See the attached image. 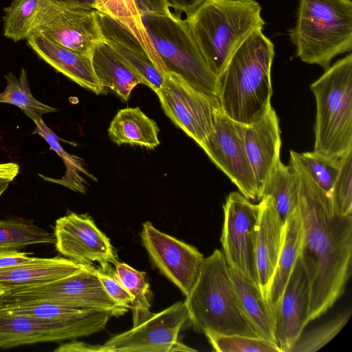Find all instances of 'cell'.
<instances>
[{
    "label": "cell",
    "mask_w": 352,
    "mask_h": 352,
    "mask_svg": "<svg viewBox=\"0 0 352 352\" xmlns=\"http://www.w3.org/2000/svg\"><path fill=\"white\" fill-rule=\"evenodd\" d=\"M12 181L8 179L0 178V197L8 188Z\"/></svg>",
    "instance_id": "obj_46"
},
{
    "label": "cell",
    "mask_w": 352,
    "mask_h": 352,
    "mask_svg": "<svg viewBox=\"0 0 352 352\" xmlns=\"http://www.w3.org/2000/svg\"><path fill=\"white\" fill-rule=\"evenodd\" d=\"M140 237L152 263L188 296L199 278L204 255L195 247L157 230L150 221L142 224Z\"/></svg>",
    "instance_id": "obj_13"
},
{
    "label": "cell",
    "mask_w": 352,
    "mask_h": 352,
    "mask_svg": "<svg viewBox=\"0 0 352 352\" xmlns=\"http://www.w3.org/2000/svg\"><path fill=\"white\" fill-rule=\"evenodd\" d=\"M54 235L57 251L78 263L96 262L107 271L118 261L109 238L88 214L69 212L58 218Z\"/></svg>",
    "instance_id": "obj_15"
},
{
    "label": "cell",
    "mask_w": 352,
    "mask_h": 352,
    "mask_svg": "<svg viewBox=\"0 0 352 352\" xmlns=\"http://www.w3.org/2000/svg\"><path fill=\"white\" fill-rule=\"evenodd\" d=\"M290 164L300 177L299 255L309 282V322L324 314L345 292L352 269V215L335 213L331 197L302 168Z\"/></svg>",
    "instance_id": "obj_1"
},
{
    "label": "cell",
    "mask_w": 352,
    "mask_h": 352,
    "mask_svg": "<svg viewBox=\"0 0 352 352\" xmlns=\"http://www.w3.org/2000/svg\"><path fill=\"white\" fill-rule=\"evenodd\" d=\"M155 92L165 114L199 145L213 128L216 96L190 85L180 75L167 72Z\"/></svg>",
    "instance_id": "obj_9"
},
{
    "label": "cell",
    "mask_w": 352,
    "mask_h": 352,
    "mask_svg": "<svg viewBox=\"0 0 352 352\" xmlns=\"http://www.w3.org/2000/svg\"><path fill=\"white\" fill-rule=\"evenodd\" d=\"M331 200L335 213L341 216L352 214V151L341 159Z\"/></svg>",
    "instance_id": "obj_38"
},
{
    "label": "cell",
    "mask_w": 352,
    "mask_h": 352,
    "mask_svg": "<svg viewBox=\"0 0 352 352\" xmlns=\"http://www.w3.org/2000/svg\"><path fill=\"white\" fill-rule=\"evenodd\" d=\"M310 88L316 101L314 151L340 160L352 151V54L325 69Z\"/></svg>",
    "instance_id": "obj_6"
},
{
    "label": "cell",
    "mask_w": 352,
    "mask_h": 352,
    "mask_svg": "<svg viewBox=\"0 0 352 352\" xmlns=\"http://www.w3.org/2000/svg\"><path fill=\"white\" fill-rule=\"evenodd\" d=\"M159 129L138 107L118 111L108 129L109 138L118 145L129 144L153 149L160 145Z\"/></svg>",
    "instance_id": "obj_25"
},
{
    "label": "cell",
    "mask_w": 352,
    "mask_h": 352,
    "mask_svg": "<svg viewBox=\"0 0 352 352\" xmlns=\"http://www.w3.org/2000/svg\"><path fill=\"white\" fill-rule=\"evenodd\" d=\"M96 273L108 295L120 305L131 309L132 297L118 279L114 270L111 267L107 271L96 268Z\"/></svg>",
    "instance_id": "obj_39"
},
{
    "label": "cell",
    "mask_w": 352,
    "mask_h": 352,
    "mask_svg": "<svg viewBox=\"0 0 352 352\" xmlns=\"http://www.w3.org/2000/svg\"><path fill=\"white\" fill-rule=\"evenodd\" d=\"M91 58L101 87L111 89L123 101L126 102L132 90L142 83L131 68L103 39L96 45Z\"/></svg>",
    "instance_id": "obj_23"
},
{
    "label": "cell",
    "mask_w": 352,
    "mask_h": 352,
    "mask_svg": "<svg viewBox=\"0 0 352 352\" xmlns=\"http://www.w3.org/2000/svg\"><path fill=\"white\" fill-rule=\"evenodd\" d=\"M98 19L103 41L126 62L142 84L156 92L164 75L142 45L131 32L108 16L98 12Z\"/></svg>",
    "instance_id": "obj_20"
},
{
    "label": "cell",
    "mask_w": 352,
    "mask_h": 352,
    "mask_svg": "<svg viewBox=\"0 0 352 352\" xmlns=\"http://www.w3.org/2000/svg\"><path fill=\"white\" fill-rule=\"evenodd\" d=\"M96 10L72 9L43 0L29 34H39L76 53L91 57L102 41Z\"/></svg>",
    "instance_id": "obj_12"
},
{
    "label": "cell",
    "mask_w": 352,
    "mask_h": 352,
    "mask_svg": "<svg viewBox=\"0 0 352 352\" xmlns=\"http://www.w3.org/2000/svg\"><path fill=\"white\" fill-rule=\"evenodd\" d=\"M43 0H12L3 9V35L16 42L27 39Z\"/></svg>",
    "instance_id": "obj_35"
},
{
    "label": "cell",
    "mask_w": 352,
    "mask_h": 352,
    "mask_svg": "<svg viewBox=\"0 0 352 352\" xmlns=\"http://www.w3.org/2000/svg\"><path fill=\"white\" fill-rule=\"evenodd\" d=\"M274 45L261 30L252 32L234 53L217 77L216 97L232 120L248 124L271 105V67Z\"/></svg>",
    "instance_id": "obj_2"
},
{
    "label": "cell",
    "mask_w": 352,
    "mask_h": 352,
    "mask_svg": "<svg viewBox=\"0 0 352 352\" xmlns=\"http://www.w3.org/2000/svg\"><path fill=\"white\" fill-rule=\"evenodd\" d=\"M7 85L0 93V103H9L19 107L27 116L34 122L48 113H54L57 109L36 100L31 93L27 72L21 69L19 77L12 72L4 76Z\"/></svg>",
    "instance_id": "obj_31"
},
{
    "label": "cell",
    "mask_w": 352,
    "mask_h": 352,
    "mask_svg": "<svg viewBox=\"0 0 352 352\" xmlns=\"http://www.w3.org/2000/svg\"><path fill=\"white\" fill-rule=\"evenodd\" d=\"M204 0H166L169 8H173L186 16L193 12Z\"/></svg>",
    "instance_id": "obj_43"
},
{
    "label": "cell",
    "mask_w": 352,
    "mask_h": 352,
    "mask_svg": "<svg viewBox=\"0 0 352 352\" xmlns=\"http://www.w3.org/2000/svg\"><path fill=\"white\" fill-rule=\"evenodd\" d=\"M87 264L60 256L36 258L0 270V287L28 286L56 280L82 270Z\"/></svg>",
    "instance_id": "obj_22"
},
{
    "label": "cell",
    "mask_w": 352,
    "mask_h": 352,
    "mask_svg": "<svg viewBox=\"0 0 352 352\" xmlns=\"http://www.w3.org/2000/svg\"><path fill=\"white\" fill-rule=\"evenodd\" d=\"M96 10L131 32L148 53L159 71L167 72L145 30L142 14L135 0H94Z\"/></svg>",
    "instance_id": "obj_27"
},
{
    "label": "cell",
    "mask_w": 352,
    "mask_h": 352,
    "mask_svg": "<svg viewBox=\"0 0 352 352\" xmlns=\"http://www.w3.org/2000/svg\"><path fill=\"white\" fill-rule=\"evenodd\" d=\"M221 242L230 267L258 285L255 263V241L259 204H252L241 193L230 192L223 206Z\"/></svg>",
    "instance_id": "obj_11"
},
{
    "label": "cell",
    "mask_w": 352,
    "mask_h": 352,
    "mask_svg": "<svg viewBox=\"0 0 352 352\" xmlns=\"http://www.w3.org/2000/svg\"><path fill=\"white\" fill-rule=\"evenodd\" d=\"M229 274L241 306L259 336L276 342L274 320L258 285L229 267Z\"/></svg>",
    "instance_id": "obj_26"
},
{
    "label": "cell",
    "mask_w": 352,
    "mask_h": 352,
    "mask_svg": "<svg viewBox=\"0 0 352 352\" xmlns=\"http://www.w3.org/2000/svg\"><path fill=\"white\" fill-rule=\"evenodd\" d=\"M27 45L36 56L80 87L104 94L94 73L91 58L63 47L39 34H30Z\"/></svg>",
    "instance_id": "obj_21"
},
{
    "label": "cell",
    "mask_w": 352,
    "mask_h": 352,
    "mask_svg": "<svg viewBox=\"0 0 352 352\" xmlns=\"http://www.w3.org/2000/svg\"><path fill=\"white\" fill-rule=\"evenodd\" d=\"M258 204L255 263L258 287L266 302L270 285L283 244L285 223L280 220L270 196H263Z\"/></svg>",
    "instance_id": "obj_19"
},
{
    "label": "cell",
    "mask_w": 352,
    "mask_h": 352,
    "mask_svg": "<svg viewBox=\"0 0 352 352\" xmlns=\"http://www.w3.org/2000/svg\"><path fill=\"white\" fill-rule=\"evenodd\" d=\"M50 2L67 8L96 10L94 0H49Z\"/></svg>",
    "instance_id": "obj_44"
},
{
    "label": "cell",
    "mask_w": 352,
    "mask_h": 352,
    "mask_svg": "<svg viewBox=\"0 0 352 352\" xmlns=\"http://www.w3.org/2000/svg\"><path fill=\"white\" fill-rule=\"evenodd\" d=\"M109 314L75 322H53L14 314L0 309V348L86 337L104 330Z\"/></svg>",
    "instance_id": "obj_14"
},
{
    "label": "cell",
    "mask_w": 352,
    "mask_h": 352,
    "mask_svg": "<svg viewBox=\"0 0 352 352\" xmlns=\"http://www.w3.org/2000/svg\"><path fill=\"white\" fill-rule=\"evenodd\" d=\"M195 331L260 337L235 291L223 252L205 258L199 278L184 301Z\"/></svg>",
    "instance_id": "obj_4"
},
{
    "label": "cell",
    "mask_w": 352,
    "mask_h": 352,
    "mask_svg": "<svg viewBox=\"0 0 352 352\" xmlns=\"http://www.w3.org/2000/svg\"><path fill=\"white\" fill-rule=\"evenodd\" d=\"M351 309L340 314L326 323L306 333L302 332L289 352L317 351L332 340L346 324Z\"/></svg>",
    "instance_id": "obj_36"
},
{
    "label": "cell",
    "mask_w": 352,
    "mask_h": 352,
    "mask_svg": "<svg viewBox=\"0 0 352 352\" xmlns=\"http://www.w3.org/2000/svg\"><path fill=\"white\" fill-rule=\"evenodd\" d=\"M3 290L4 289L3 288L0 287V296L3 294V293L4 292Z\"/></svg>",
    "instance_id": "obj_47"
},
{
    "label": "cell",
    "mask_w": 352,
    "mask_h": 352,
    "mask_svg": "<svg viewBox=\"0 0 352 352\" xmlns=\"http://www.w3.org/2000/svg\"><path fill=\"white\" fill-rule=\"evenodd\" d=\"M261 12L255 0H204L186 16L194 40L217 77L243 41L263 30Z\"/></svg>",
    "instance_id": "obj_3"
},
{
    "label": "cell",
    "mask_w": 352,
    "mask_h": 352,
    "mask_svg": "<svg viewBox=\"0 0 352 352\" xmlns=\"http://www.w3.org/2000/svg\"><path fill=\"white\" fill-rule=\"evenodd\" d=\"M3 291L0 303L48 302L80 309L107 311L114 317L121 316L128 311L108 295L96 268L89 264L78 272L56 280Z\"/></svg>",
    "instance_id": "obj_8"
},
{
    "label": "cell",
    "mask_w": 352,
    "mask_h": 352,
    "mask_svg": "<svg viewBox=\"0 0 352 352\" xmlns=\"http://www.w3.org/2000/svg\"><path fill=\"white\" fill-rule=\"evenodd\" d=\"M145 30L167 72L180 75L190 85L216 96L217 76L211 70L186 19L170 12H142Z\"/></svg>",
    "instance_id": "obj_7"
},
{
    "label": "cell",
    "mask_w": 352,
    "mask_h": 352,
    "mask_svg": "<svg viewBox=\"0 0 352 352\" xmlns=\"http://www.w3.org/2000/svg\"><path fill=\"white\" fill-rule=\"evenodd\" d=\"M309 282L298 255L274 313V332L281 352H289L309 323Z\"/></svg>",
    "instance_id": "obj_17"
},
{
    "label": "cell",
    "mask_w": 352,
    "mask_h": 352,
    "mask_svg": "<svg viewBox=\"0 0 352 352\" xmlns=\"http://www.w3.org/2000/svg\"><path fill=\"white\" fill-rule=\"evenodd\" d=\"M55 352H105L102 345L90 344L79 342L75 339L71 342L60 345Z\"/></svg>",
    "instance_id": "obj_42"
},
{
    "label": "cell",
    "mask_w": 352,
    "mask_h": 352,
    "mask_svg": "<svg viewBox=\"0 0 352 352\" xmlns=\"http://www.w3.org/2000/svg\"><path fill=\"white\" fill-rule=\"evenodd\" d=\"M296 56L324 69L337 55L352 50L351 0H300L289 32Z\"/></svg>",
    "instance_id": "obj_5"
},
{
    "label": "cell",
    "mask_w": 352,
    "mask_h": 352,
    "mask_svg": "<svg viewBox=\"0 0 352 352\" xmlns=\"http://www.w3.org/2000/svg\"><path fill=\"white\" fill-rule=\"evenodd\" d=\"M244 124L228 117L220 107L213 128L199 145L248 199L260 201L256 179L244 144Z\"/></svg>",
    "instance_id": "obj_10"
},
{
    "label": "cell",
    "mask_w": 352,
    "mask_h": 352,
    "mask_svg": "<svg viewBox=\"0 0 352 352\" xmlns=\"http://www.w3.org/2000/svg\"><path fill=\"white\" fill-rule=\"evenodd\" d=\"M34 258L30 253L16 250H0V270L28 262Z\"/></svg>",
    "instance_id": "obj_40"
},
{
    "label": "cell",
    "mask_w": 352,
    "mask_h": 352,
    "mask_svg": "<svg viewBox=\"0 0 352 352\" xmlns=\"http://www.w3.org/2000/svg\"><path fill=\"white\" fill-rule=\"evenodd\" d=\"M114 266L116 276L132 297L133 327L137 326L153 314L150 311L151 292L146 273L119 261Z\"/></svg>",
    "instance_id": "obj_30"
},
{
    "label": "cell",
    "mask_w": 352,
    "mask_h": 352,
    "mask_svg": "<svg viewBox=\"0 0 352 352\" xmlns=\"http://www.w3.org/2000/svg\"><path fill=\"white\" fill-rule=\"evenodd\" d=\"M243 138L261 200L263 188L280 160V129L278 118L272 106L261 117L244 124Z\"/></svg>",
    "instance_id": "obj_18"
},
{
    "label": "cell",
    "mask_w": 352,
    "mask_h": 352,
    "mask_svg": "<svg viewBox=\"0 0 352 352\" xmlns=\"http://www.w3.org/2000/svg\"><path fill=\"white\" fill-rule=\"evenodd\" d=\"M34 122L36 128L33 134L41 136L50 145V149L54 151L61 157L66 167L65 174L61 179H52L41 174L38 175L45 181L56 183L73 190L85 193L86 188L83 184L86 182L81 177L80 172L87 174L89 177L92 176L89 175L82 167L80 162L82 160L69 154L62 148L58 137L46 125L42 118Z\"/></svg>",
    "instance_id": "obj_33"
},
{
    "label": "cell",
    "mask_w": 352,
    "mask_h": 352,
    "mask_svg": "<svg viewBox=\"0 0 352 352\" xmlns=\"http://www.w3.org/2000/svg\"><path fill=\"white\" fill-rule=\"evenodd\" d=\"M299 188L300 177L296 168L290 163L286 166L280 160L263 188L262 197L269 195L272 198L283 223L298 207Z\"/></svg>",
    "instance_id": "obj_28"
},
{
    "label": "cell",
    "mask_w": 352,
    "mask_h": 352,
    "mask_svg": "<svg viewBox=\"0 0 352 352\" xmlns=\"http://www.w3.org/2000/svg\"><path fill=\"white\" fill-rule=\"evenodd\" d=\"M54 234L21 219L0 220V250H20L34 244L54 243Z\"/></svg>",
    "instance_id": "obj_32"
},
{
    "label": "cell",
    "mask_w": 352,
    "mask_h": 352,
    "mask_svg": "<svg viewBox=\"0 0 352 352\" xmlns=\"http://www.w3.org/2000/svg\"><path fill=\"white\" fill-rule=\"evenodd\" d=\"M0 309L32 318L60 322L90 320L106 314H111L107 311L80 309L48 302L38 301L0 303Z\"/></svg>",
    "instance_id": "obj_29"
},
{
    "label": "cell",
    "mask_w": 352,
    "mask_h": 352,
    "mask_svg": "<svg viewBox=\"0 0 352 352\" xmlns=\"http://www.w3.org/2000/svg\"><path fill=\"white\" fill-rule=\"evenodd\" d=\"M140 12L168 14L170 13L166 0H135Z\"/></svg>",
    "instance_id": "obj_41"
},
{
    "label": "cell",
    "mask_w": 352,
    "mask_h": 352,
    "mask_svg": "<svg viewBox=\"0 0 352 352\" xmlns=\"http://www.w3.org/2000/svg\"><path fill=\"white\" fill-rule=\"evenodd\" d=\"M213 350L218 352H281L278 346L260 337L204 333Z\"/></svg>",
    "instance_id": "obj_37"
},
{
    "label": "cell",
    "mask_w": 352,
    "mask_h": 352,
    "mask_svg": "<svg viewBox=\"0 0 352 352\" xmlns=\"http://www.w3.org/2000/svg\"><path fill=\"white\" fill-rule=\"evenodd\" d=\"M301 240L302 222L297 207L285 222L283 244L266 298L273 320L274 311L300 254Z\"/></svg>",
    "instance_id": "obj_24"
},
{
    "label": "cell",
    "mask_w": 352,
    "mask_h": 352,
    "mask_svg": "<svg viewBox=\"0 0 352 352\" xmlns=\"http://www.w3.org/2000/svg\"><path fill=\"white\" fill-rule=\"evenodd\" d=\"M19 166L15 162L0 164V178L8 179L12 182L18 175Z\"/></svg>",
    "instance_id": "obj_45"
},
{
    "label": "cell",
    "mask_w": 352,
    "mask_h": 352,
    "mask_svg": "<svg viewBox=\"0 0 352 352\" xmlns=\"http://www.w3.org/2000/svg\"><path fill=\"white\" fill-rule=\"evenodd\" d=\"M289 162L302 168L313 181L330 197L338 175L341 159H336L315 151L297 153L290 151Z\"/></svg>",
    "instance_id": "obj_34"
},
{
    "label": "cell",
    "mask_w": 352,
    "mask_h": 352,
    "mask_svg": "<svg viewBox=\"0 0 352 352\" xmlns=\"http://www.w3.org/2000/svg\"><path fill=\"white\" fill-rule=\"evenodd\" d=\"M189 322L184 302L153 314L141 324L105 342V352H172L181 329Z\"/></svg>",
    "instance_id": "obj_16"
}]
</instances>
